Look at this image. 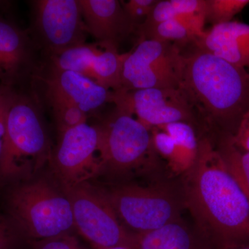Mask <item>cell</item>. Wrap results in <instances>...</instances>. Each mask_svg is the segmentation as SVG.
<instances>
[{
	"label": "cell",
	"instance_id": "cell-4",
	"mask_svg": "<svg viewBox=\"0 0 249 249\" xmlns=\"http://www.w3.org/2000/svg\"><path fill=\"white\" fill-rule=\"evenodd\" d=\"M49 142L37 107L26 93L14 89L8 111L0 184L30 179L48 156Z\"/></svg>",
	"mask_w": 249,
	"mask_h": 249
},
{
	"label": "cell",
	"instance_id": "cell-21",
	"mask_svg": "<svg viewBox=\"0 0 249 249\" xmlns=\"http://www.w3.org/2000/svg\"><path fill=\"white\" fill-rule=\"evenodd\" d=\"M45 95L53 111L59 134L86 124L88 115L79 108L58 96L47 93Z\"/></svg>",
	"mask_w": 249,
	"mask_h": 249
},
{
	"label": "cell",
	"instance_id": "cell-14",
	"mask_svg": "<svg viewBox=\"0 0 249 249\" xmlns=\"http://www.w3.org/2000/svg\"><path fill=\"white\" fill-rule=\"evenodd\" d=\"M45 93L65 100L88 115L107 103H113L114 92L80 73L51 67L43 78Z\"/></svg>",
	"mask_w": 249,
	"mask_h": 249
},
{
	"label": "cell",
	"instance_id": "cell-11",
	"mask_svg": "<svg viewBox=\"0 0 249 249\" xmlns=\"http://www.w3.org/2000/svg\"><path fill=\"white\" fill-rule=\"evenodd\" d=\"M98 126L83 124L60 134L52 156L55 173L65 190L88 182L101 173L98 153Z\"/></svg>",
	"mask_w": 249,
	"mask_h": 249
},
{
	"label": "cell",
	"instance_id": "cell-15",
	"mask_svg": "<svg viewBox=\"0 0 249 249\" xmlns=\"http://www.w3.org/2000/svg\"><path fill=\"white\" fill-rule=\"evenodd\" d=\"M194 45L249 72V24L231 21L214 26Z\"/></svg>",
	"mask_w": 249,
	"mask_h": 249
},
{
	"label": "cell",
	"instance_id": "cell-28",
	"mask_svg": "<svg viewBox=\"0 0 249 249\" xmlns=\"http://www.w3.org/2000/svg\"><path fill=\"white\" fill-rule=\"evenodd\" d=\"M231 139L236 146L249 152V111L244 116L237 132Z\"/></svg>",
	"mask_w": 249,
	"mask_h": 249
},
{
	"label": "cell",
	"instance_id": "cell-26",
	"mask_svg": "<svg viewBox=\"0 0 249 249\" xmlns=\"http://www.w3.org/2000/svg\"><path fill=\"white\" fill-rule=\"evenodd\" d=\"M152 143L156 152H159L170 162L173 159L175 148L173 138L161 129L155 131L152 129Z\"/></svg>",
	"mask_w": 249,
	"mask_h": 249
},
{
	"label": "cell",
	"instance_id": "cell-22",
	"mask_svg": "<svg viewBox=\"0 0 249 249\" xmlns=\"http://www.w3.org/2000/svg\"><path fill=\"white\" fill-rule=\"evenodd\" d=\"M249 4V0H204L202 14L213 27L231 22Z\"/></svg>",
	"mask_w": 249,
	"mask_h": 249
},
{
	"label": "cell",
	"instance_id": "cell-7",
	"mask_svg": "<svg viewBox=\"0 0 249 249\" xmlns=\"http://www.w3.org/2000/svg\"><path fill=\"white\" fill-rule=\"evenodd\" d=\"M183 57L179 47L174 44L139 40L124 59L119 91L178 88Z\"/></svg>",
	"mask_w": 249,
	"mask_h": 249
},
{
	"label": "cell",
	"instance_id": "cell-17",
	"mask_svg": "<svg viewBox=\"0 0 249 249\" xmlns=\"http://www.w3.org/2000/svg\"><path fill=\"white\" fill-rule=\"evenodd\" d=\"M164 131L173 138L175 152L169 162L176 172L187 171L192 166L197 155L199 139L196 130L191 124L176 122L157 127Z\"/></svg>",
	"mask_w": 249,
	"mask_h": 249
},
{
	"label": "cell",
	"instance_id": "cell-20",
	"mask_svg": "<svg viewBox=\"0 0 249 249\" xmlns=\"http://www.w3.org/2000/svg\"><path fill=\"white\" fill-rule=\"evenodd\" d=\"M204 4V0H159L146 20L139 27H150L185 15L202 14Z\"/></svg>",
	"mask_w": 249,
	"mask_h": 249
},
{
	"label": "cell",
	"instance_id": "cell-8",
	"mask_svg": "<svg viewBox=\"0 0 249 249\" xmlns=\"http://www.w3.org/2000/svg\"><path fill=\"white\" fill-rule=\"evenodd\" d=\"M65 191L75 227L96 249L121 246L130 249L131 233L121 225L101 189L85 182Z\"/></svg>",
	"mask_w": 249,
	"mask_h": 249
},
{
	"label": "cell",
	"instance_id": "cell-16",
	"mask_svg": "<svg viewBox=\"0 0 249 249\" xmlns=\"http://www.w3.org/2000/svg\"><path fill=\"white\" fill-rule=\"evenodd\" d=\"M130 249H193V240L178 221L151 231L131 233Z\"/></svg>",
	"mask_w": 249,
	"mask_h": 249
},
{
	"label": "cell",
	"instance_id": "cell-6",
	"mask_svg": "<svg viewBox=\"0 0 249 249\" xmlns=\"http://www.w3.org/2000/svg\"><path fill=\"white\" fill-rule=\"evenodd\" d=\"M101 191L119 220L134 233L151 231L179 221L181 204L167 188L127 184Z\"/></svg>",
	"mask_w": 249,
	"mask_h": 249
},
{
	"label": "cell",
	"instance_id": "cell-30",
	"mask_svg": "<svg viewBox=\"0 0 249 249\" xmlns=\"http://www.w3.org/2000/svg\"><path fill=\"white\" fill-rule=\"evenodd\" d=\"M232 249H249V246H244V247H237V248H234Z\"/></svg>",
	"mask_w": 249,
	"mask_h": 249
},
{
	"label": "cell",
	"instance_id": "cell-29",
	"mask_svg": "<svg viewBox=\"0 0 249 249\" xmlns=\"http://www.w3.org/2000/svg\"><path fill=\"white\" fill-rule=\"evenodd\" d=\"M103 249H130L128 248V247H122V246H121V247H111V248Z\"/></svg>",
	"mask_w": 249,
	"mask_h": 249
},
{
	"label": "cell",
	"instance_id": "cell-1",
	"mask_svg": "<svg viewBox=\"0 0 249 249\" xmlns=\"http://www.w3.org/2000/svg\"><path fill=\"white\" fill-rule=\"evenodd\" d=\"M183 202L199 228L227 246L249 240V200L209 137L185 172Z\"/></svg>",
	"mask_w": 249,
	"mask_h": 249
},
{
	"label": "cell",
	"instance_id": "cell-19",
	"mask_svg": "<svg viewBox=\"0 0 249 249\" xmlns=\"http://www.w3.org/2000/svg\"><path fill=\"white\" fill-rule=\"evenodd\" d=\"M140 40H153L170 42L178 46L195 44L197 36L176 19L157 23L150 27H139L137 30Z\"/></svg>",
	"mask_w": 249,
	"mask_h": 249
},
{
	"label": "cell",
	"instance_id": "cell-24",
	"mask_svg": "<svg viewBox=\"0 0 249 249\" xmlns=\"http://www.w3.org/2000/svg\"><path fill=\"white\" fill-rule=\"evenodd\" d=\"M24 240L9 216L0 213V249H18Z\"/></svg>",
	"mask_w": 249,
	"mask_h": 249
},
{
	"label": "cell",
	"instance_id": "cell-3",
	"mask_svg": "<svg viewBox=\"0 0 249 249\" xmlns=\"http://www.w3.org/2000/svg\"><path fill=\"white\" fill-rule=\"evenodd\" d=\"M5 206L24 240H50L75 227L70 199L44 179L8 187Z\"/></svg>",
	"mask_w": 249,
	"mask_h": 249
},
{
	"label": "cell",
	"instance_id": "cell-23",
	"mask_svg": "<svg viewBox=\"0 0 249 249\" xmlns=\"http://www.w3.org/2000/svg\"><path fill=\"white\" fill-rule=\"evenodd\" d=\"M159 0H129L121 1L124 12L132 24L137 28L146 20L147 16L158 2Z\"/></svg>",
	"mask_w": 249,
	"mask_h": 249
},
{
	"label": "cell",
	"instance_id": "cell-18",
	"mask_svg": "<svg viewBox=\"0 0 249 249\" xmlns=\"http://www.w3.org/2000/svg\"><path fill=\"white\" fill-rule=\"evenodd\" d=\"M231 137L219 139L214 145L228 170L249 200V152L236 146Z\"/></svg>",
	"mask_w": 249,
	"mask_h": 249
},
{
	"label": "cell",
	"instance_id": "cell-13",
	"mask_svg": "<svg viewBox=\"0 0 249 249\" xmlns=\"http://www.w3.org/2000/svg\"><path fill=\"white\" fill-rule=\"evenodd\" d=\"M88 34L98 43L118 47L137 28L118 0H78Z\"/></svg>",
	"mask_w": 249,
	"mask_h": 249
},
{
	"label": "cell",
	"instance_id": "cell-27",
	"mask_svg": "<svg viewBox=\"0 0 249 249\" xmlns=\"http://www.w3.org/2000/svg\"><path fill=\"white\" fill-rule=\"evenodd\" d=\"M39 249H83L74 237L65 234L44 241Z\"/></svg>",
	"mask_w": 249,
	"mask_h": 249
},
{
	"label": "cell",
	"instance_id": "cell-10",
	"mask_svg": "<svg viewBox=\"0 0 249 249\" xmlns=\"http://www.w3.org/2000/svg\"><path fill=\"white\" fill-rule=\"evenodd\" d=\"M116 107L136 114L137 120L147 129L173 123L199 125L196 114L178 88H150L130 91H114Z\"/></svg>",
	"mask_w": 249,
	"mask_h": 249
},
{
	"label": "cell",
	"instance_id": "cell-5",
	"mask_svg": "<svg viewBox=\"0 0 249 249\" xmlns=\"http://www.w3.org/2000/svg\"><path fill=\"white\" fill-rule=\"evenodd\" d=\"M115 112L98 127V160L101 172L126 173L155 163L152 134L132 114L116 107Z\"/></svg>",
	"mask_w": 249,
	"mask_h": 249
},
{
	"label": "cell",
	"instance_id": "cell-25",
	"mask_svg": "<svg viewBox=\"0 0 249 249\" xmlns=\"http://www.w3.org/2000/svg\"><path fill=\"white\" fill-rule=\"evenodd\" d=\"M14 91V88L0 86V160L6 137L8 111Z\"/></svg>",
	"mask_w": 249,
	"mask_h": 249
},
{
	"label": "cell",
	"instance_id": "cell-12",
	"mask_svg": "<svg viewBox=\"0 0 249 249\" xmlns=\"http://www.w3.org/2000/svg\"><path fill=\"white\" fill-rule=\"evenodd\" d=\"M33 42L25 31L0 17V86L16 89L34 70Z\"/></svg>",
	"mask_w": 249,
	"mask_h": 249
},
{
	"label": "cell",
	"instance_id": "cell-9",
	"mask_svg": "<svg viewBox=\"0 0 249 249\" xmlns=\"http://www.w3.org/2000/svg\"><path fill=\"white\" fill-rule=\"evenodd\" d=\"M31 4L33 31L49 57L85 43L88 32L78 0H37Z\"/></svg>",
	"mask_w": 249,
	"mask_h": 249
},
{
	"label": "cell",
	"instance_id": "cell-2",
	"mask_svg": "<svg viewBox=\"0 0 249 249\" xmlns=\"http://www.w3.org/2000/svg\"><path fill=\"white\" fill-rule=\"evenodd\" d=\"M178 89L217 142L233 137L249 111V72L200 49L183 55Z\"/></svg>",
	"mask_w": 249,
	"mask_h": 249
}]
</instances>
